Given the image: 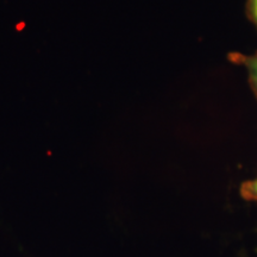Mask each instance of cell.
<instances>
[{
  "mask_svg": "<svg viewBox=\"0 0 257 257\" xmlns=\"http://www.w3.org/2000/svg\"><path fill=\"white\" fill-rule=\"evenodd\" d=\"M227 59L232 63L239 64L246 69L249 85L257 99V51L252 55H245L242 53H230L227 55Z\"/></svg>",
  "mask_w": 257,
  "mask_h": 257,
  "instance_id": "obj_1",
  "label": "cell"
},
{
  "mask_svg": "<svg viewBox=\"0 0 257 257\" xmlns=\"http://www.w3.org/2000/svg\"><path fill=\"white\" fill-rule=\"evenodd\" d=\"M239 192L244 200L257 201V178L243 182Z\"/></svg>",
  "mask_w": 257,
  "mask_h": 257,
  "instance_id": "obj_2",
  "label": "cell"
},
{
  "mask_svg": "<svg viewBox=\"0 0 257 257\" xmlns=\"http://www.w3.org/2000/svg\"><path fill=\"white\" fill-rule=\"evenodd\" d=\"M246 16L257 29V0H246Z\"/></svg>",
  "mask_w": 257,
  "mask_h": 257,
  "instance_id": "obj_3",
  "label": "cell"
}]
</instances>
